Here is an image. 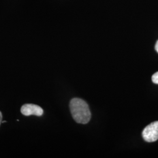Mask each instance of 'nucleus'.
<instances>
[{"label":"nucleus","mask_w":158,"mask_h":158,"mask_svg":"<svg viewBox=\"0 0 158 158\" xmlns=\"http://www.w3.org/2000/svg\"><path fill=\"white\" fill-rule=\"evenodd\" d=\"M70 109L76 123L85 124L90 121L91 116L90 110L85 100L79 98H73L70 102Z\"/></svg>","instance_id":"1"},{"label":"nucleus","mask_w":158,"mask_h":158,"mask_svg":"<svg viewBox=\"0 0 158 158\" xmlns=\"http://www.w3.org/2000/svg\"><path fill=\"white\" fill-rule=\"evenodd\" d=\"M142 137L145 141L153 142L158 139V121L147 126L142 131Z\"/></svg>","instance_id":"2"},{"label":"nucleus","mask_w":158,"mask_h":158,"mask_svg":"<svg viewBox=\"0 0 158 158\" xmlns=\"http://www.w3.org/2000/svg\"><path fill=\"white\" fill-rule=\"evenodd\" d=\"M21 112L25 116H29L34 115L40 117L42 115L44 111L42 108L33 104H26L22 106L21 108Z\"/></svg>","instance_id":"3"},{"label":"nucleus","mask_w":158,"mask_h":158,"mask_svg":"<svg viewBox=\"0 0 158 158\" xmlns=\"http://www.w3.org/2000/svg\"><path fill=\"white\" fill-rule=\"evenodd\" d=\"M152 82L153 83L158 85V72L153 74L152 77Z\"/></svg>","instance_id":"4"},{"label":"nucleus","mask_w":158,"mask_h":158,"mask_svg":"<svg viewBox=\"0 0 158 158\" xmlns=\"http://www.w3.org/2000/svg\"><path fill=\"white\" fill-rule=\"evenodd\" d=\"M155 50H156V52L158 53V40L156 42V45H155Z\"/></svg>","instance_id":"5"},{"label":"nucleus","mask_w":158,"mask_h":158,"mask_svg":"<svg viewBox=\"0 0 158 158\" xmlns=\"http://www.w3.org/2000/svg\"><path fill=\"white\" fill-rule=\"evenodd\" d=\"M2 113L0 111V124L2 123Z\"/></svg>","instance_id":"6"},{"label":"nucleus","mask_w":158,"mask_h":158,"mask_svg":"<svg viewBox=\"0 0 158 158\" xmlns=\"http://www.w3.org/2000/svg\"><path fill=\"white\" fill-rule=\"evenodd\" d=\"M6 123V121H2V123Z\"/></svg>","instance_id":"7"}]
</instances>
